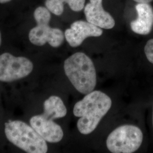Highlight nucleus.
I'll list each match as a JSON object with an SVG mask.
<instances>
[{"instance_id":"f257e3e1","label":"nucleus","mask_w":153,"mask_h":153,"mask_svg":"<svg viewBox=\"0 0 153 153\" xmlns=\"http://www.w3.org/2000/svg\"><path fill=\"white\" fill-rule=\"evenodd\" d=\"M111 106L112 100L105 93L97 90L86 94L73 108L74 115L79 117L76 124L79 131L82 134L92 133Z\"/></svg>"},{"instance_id":"f03ea898","label":"nucleus","mask_w":153,"mask_h":153,"mask_svg":"<svg viewBox=\"0 0 153 153\" xmlns=\"http://www.w3.org/2000/svg\"><path fill=\"white\" fill-rule=\"evenodd\" d=\"M66 76L76 90L86 95L97 85V73L93 61L83 52H76L66 59L64 65Z\"/></svg>"},{"instance_id":"7ed1b4c3","label":"nucleus","mask_w":153,"mask_h":153,"mask_svg":"<svg viewBox=\"0 0 153 153\" xmlns=\"http://www.w3.org/2000/svg\"><path fill=\"white\" fill-rule=\"evenodd\" d=\"M7 139L16 147L28 153H46L47 141L33 127L22 121H9L5 124Z\"/></svg>"},{"instance_id":"20e7f679","label":"nucleus","mask_w":153,"mask_h":153,"mask_svg":"<svg viewBox=\"0 0 153 153\" xmlns=\"http://www.w3.org/2000/svg\"><path fill=\"white\" fill-rule=\"evenodd\" d=\"M142 131L138 126L124 125L112 131L106 140L107 148L113 153H132L141 146Z\"/></svg>"},{"instance_id":"39448f33","label":"nucleus","mask_w":153,"mask_h":153,"mask_svg":"<svg viewBox=\"0 0 153 153\" xmlns=\"http://www.w3.org/2000/svg\"><path fill=\"white\" fill-rule=\"evenodd\" d=\"M33 62L25 57L9 53L0 55V81L10 82L28 76L33 71Z\"/></svg>"},{"instance_id":"423d86ee","label":"nucleus","mask_w":153,"mask_h":153,"mask_svg":"<svg viewBox=\"0 0 153 153\" xmlns=\"http://www.w3.org/2000/svg\"><path fill=\"white\" fill-rule=\"evenodd\" d=\"M49 24H37L30 30L28 38L32 44L43 46L48 43L51 47L57 48L63 43L64 33L58 28L51 27Z\"/></svg>"},{"instance_id":"0eeeda50","label":"nucleus","mask_w":153,"mask_h":153,"mask_svg":"<svg viewBox=\"0 0 153 153\" xmlns=\"http://www.w3.org/2000/svg\"><path fill=\"white\" fill-rule=\"evenodd\" d=\"M103 30L91 23L84 21L73 22L71 27L64 33L66 40L71 47H77L89 37H99L102 35Z\"/></svg>"},{"instance_id":"6e6552de","label":"nucleus","mask_w":153,"mask_h":153,"mask_svg":"<svg viewBox=\"0 0 153 153\" xmlns=\"http://www.w3.org/2000/svg\"><path fill=\"white\" fill-rule=\"evenodd\" d=\"M30 123L47 142L57 143L64 137V132L60 126L42 114L33 116L31 118Z\"/></svg>"},{"instance_id":"1a4fd4ad","label":"nucleus","mask_w":153,"mask_h":153,"mask_svg":"<svg viewBox=\"0 0 153 153\" xmlns=\"http://www.w3.org/2000/svg\"><path fill=\"white\" fill-rule=\"evenodd\" d=\"M103 0H90L84 7L87 21L101 28L112 29L115 21L112 16L103 9Z\"/></svg>"},{"instance_id":"9d476101","label":"nucleus","mask_w":153,"mask_h":153,"mask_svg":"<svg viewBox=\"0 0 153 153\" xmlns=\"http://www.w3.org/2000/svg\"><path fill=\"white\" fill-rule=\"evenodd\" d=\"M136 19L131 23V30L136 33L146 35L153 27V7L150 3H137Z\"/></svg>"},{"instance_id":"9b49d317","label":"nucleus","mask_w":153,"mask_h":153,"mask_svg":"<svg viewBox=\"0 0 153 153\" xmlns=\"http://www.w3.org/2000/svg\"><path fill=\"white\" fill-rule=\"evenodd\" d=\"M44 112L42 115L54 120L65 117L67 109L62 100L57 96H51L44 102Z\"/></svg>"},{"instance_id":"f8f14e48","label":"nucleus","mask_w":153,"mask_h":153,"mask_svg":"<svg viewBox=\"0 0 153 153\" xmlns=\"http://www.w3.org/2000/svg\"><path fill=\"white\" fill-rule=\"evenodd\" d=\"M86 0H46L45 7L51 13L60 16L64 11V4H67L72 11L78 12L82 10Z\"/></svg>"},{"instance_id":"ddd939ff","label":"nucleus","mask_w":153,"mask_h":153,"mask_svg":"<svg viewBox=\"0 0 153 153\" xmlns=\"http://www.w3.org/2000/svg\"><path fill=\"white\" fill-rule=\"evenodd\" d=\"M33 16L36 24L49 23L51 19V14L46 7L39 6L35 10Z\"/></svg>"},{"instance_id":"4468645a","label":"nucleus","mask_w":153,"mask_h":153,"mask_svg":"<svg viewBox=\"0 0 153 153\" xmlns=\"http://www.w3.org/2000/svg\"><path fill=\"white\" fill-rule=\"evenodd\" d=\"M144 52L148 61L153 64V39L148 40L144 47Z\"/></svg>"},{"instance_id":"2eb2a0df","label":"nucleus","mask_w":153,"mask_h":153,"mask_svg":"<svg viewBox=\"0 0 153 153\" xmlns=\"http://www.w3.org/2000/svg\"><path fill=\"white\" fill-rule=\"evenodd\" d=\"M137 3H150L153 0H133Z\"/></svg>"},{"instance_id":"dca6fc26","label":"nucleus","mask_w":153,"mask_h":153,"mask_svg":"<svg viewBox=\"0 0 153 153\" xmlns=\"http://www.w3.org/2000/svg\"><path fill=\"white\" fill-rule=\"evenodd\" d=\"M11 0H0V4H6L10 2Z\"/></svg>"},{"instance_id":"f3484780","label":"nucleus","mask_w":153,"mask_h":153,"mask_svg":"<svg viewBox=\"0 0 153 153\" xmlns=\"http://www.w3.org/2000/svg\"><path fill=\"white\" fill-rule=\"evenodd\" d=\"M1 42H2V38H1V31H0V46L1 44Z\"/></svg>"},{"instance_id":"a211bd4d","label":"nucleus","mask_w":153,"mask_h":153,"mask_svg":"<svg viewBox=\"0 0 153 153\" xmlns=\"http://www.w3.org/2000/svg\"></svg>"}]
</instances>
